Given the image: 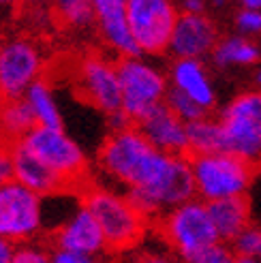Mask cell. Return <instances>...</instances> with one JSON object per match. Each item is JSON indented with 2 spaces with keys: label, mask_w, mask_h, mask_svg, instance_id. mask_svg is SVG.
<instances>
[{
  "label": "cell",
  "mask_w": 261,
  "mask_h": 263,
  "mask_svg": "<svg viewBox=\"0 0 261 263\" xmlns=\"http://www.w3.org/2000/svg\"><path fill=\"white\" fill-rule=\"evenodd\" d=\"M195 180L189 156L167 154L156 174L137 189H128V201L137 208V212L150 220H159L174 208L195 199Z\"/></svg>",
  "instance_id": "cell-1"
},
{
  "label": "cell",
  "mask_w": 261,
  "mask_h": 263,
  "mask_svg": "<svg viewBox=\"0 0 261 263\" xmlns=\"http://www.w3.org/2000/svg\"><path fill=\"white\" fill-rule=\"evenodd\" d=\"M82 205L97 218L105 235L107 251L111 253L133 251L146 235L148 220L137 212L126 195L105 186H88L82 193Z\"/></svg>",
  "instance_id": "cell-2"
},
{
  "label": "cell",
  "mask_w": 261,
  "mask_h": 263,
  "mask_svg": "<svg viewBox=\"0 0 261 263\" xmlns=\"http://www.w3.org/2000/svg\"><path fill=\"white\" fill-rule=\"evenodd\" d=\"M156 231L169 246V251L184 263L220 242L208 212V203L197 197L156 220Z\"/></svg>",
  "instance_id": "cell-3"
},
{
  "label": "cell",
  "mask_w": 261,
  "mask_h": 263,
  "mask_svg": "<svg viewBox=\"0 0 261 263\" xmlns=\"http://www.w3.org/2000/svg\"><path fill=\"white\" fill-rule=\"evenodd\" d=\"M161 154L163 152L154 150L137 126H128L107 135L99 150V165L107 176L126 189H133L150 176Z\"/></svg>",
  "instance_id": "cell-4"
},
{
  "label": "cell",
  "mask_w": 261,
  "mask_h": 263,
  "mask_svg": "<svg viewBox=\"0 0 261 263\" xmlns=\"http://www.w3.org/2000/svg\"><path fill=\"white\" fill-rule=\"evenodd\" d=\"M223 152L261 167V88L242 92L220 111Z\"/></svg>",
  "instance_id": "cell-5"
},
{
  "label": "cell",
  "mask_w": 261,
  "mask_h": 263,
  "mask_svg": "<svg viewBox=\"0 0 261 263\" xmlns=\"http://www.w3.org/2000/svg\"><path fill=\"white\" fill-rule=\"evenodd\" d=\"M197 199L212 203L244 197L255 178V167L227 152L189 156Z\"/></svg>",
  "instance_id": "cell-6"
},
{
  "label": "cell",
  "mask_w": 261,
  "mask_h": 263,
  "mask_svg": "<svg viewBox=\"0 0 261 263\" xmlns=\"http://www.w3.org/2000/svg\"><path fill=\"white\" fill-rule=\"evenodd\" d=\"M24 148L32 152L41 163H45L56 176L73 189L84 186L88 174V159L73 137L64 133V128L36 126L24 139Z\"/></svg>",
  "instance_id": "cell-7"
},
{
  "label": "cell",
  "mask_w": 261,
  "mask_h": 263,
  "mask_svg": "<svg viewBox=\"0 0 261 263\" xmlns=\"http://www.w3.org/2000/svg\"><path fill=\"white\" fill-rule=\"evenodd\" d=\"M118 77L122 88V109L133 124L167 99L169 77L156 64L143 58L118 60Z\"/></svg>",
  "instance_id": "cell-8"
},
{
  "label": "cell",
  "mask_w": 261,
  "mask_h": 263,
  "mask_svg": "<svg viewBox=\"0 0 261 263\" xmlns=\"http://www.w3.org/2000/svg\"><path fill=\"white\" fill-rule=\"evenodd\" d=\"M45 67L43 51L32 39L13 36L0 49V101L24 99Z\"/></svg>",
  "instance_id": "cell-9"
},
{
  "label": "cell",
  "mask_w": 261,
  "mask_h": 263,
  "mask_svg": "<svg viewBox=\"0 0 261 263\" xmlns=\"http://www.w3.org/2000/svg\"><path fill=\"white\" fill-rule=\"evenodd\" d=\"M128 24L143 56L169 51L180 13L169 0H128Z\"/></svg>",
  "instance_id": "cell-10"
},
{
  "label": "cell",
  "mask_w": 261,
  "mask_h": 263,
  "mask_svg": "<svg viewBox=\"0 0 261 263\" xmlns=\"http://www.w3.org/2000/svg\"><path fill=\"white\" fill-rule=\"evenodd\" d=\"M43 227V197L20 182L0 186V238L13 244L32 242Z\"/></svg>",
  "instance_id": "cell-11"
},
{
  "label": "cell",
  "mask_w": 261,
  "mask_h": 263,
  "mask_svg": "<svg viewBox=\"0 0 261 263\" xmlns=\"http://www.w3.org/2000/svg\"><path fill=\"white\" fill-rule=\"evenodd\" d=\"M77 88L92 107H97L105 116L122 111L118 62H111L101 54L84 56L80 60V67H77Z\"/></svg>",
  "instance_id": "cell-12"
},
{
  "label": "cell",
  "mask_w": 261,
  "mask_h": 263,
  "mask_svg": "<svg viewBox=\"0 0 261 263\" xmlns=\"http://www.w3.org/2000/svg\"><path fill=\"white\" fill-rule=\"evenodd\" d=\"M218 41V26L208 13H180L169 43V54L176 60H201L212 54Z\"/></svg>",
  "instance_id": "cell-13"
},
{
  "label": "cell",
  "mask_w": 261,
  "mask_h": 263,
  "mask_svg": "<svg viewBox=\"0 0 261 263\" xmlns=\"http://www.w3.org/2000/svg\"><path fill=\"white\" fill-rule=\"evenodd\" d=\"M95 24L99 28L103 43L120 60L143 56L135 36H133V30H130L124 0H97L95 3Z\"/></svg>",
  "instance_id": "cell-14"
},
{
  "label": "cell",
  "mask_w": 261,
  "mask_h": 263,
  "mask_svg": "<svg viewBox=\"0 0 261 263\" xmlns=\"http://www.w3.org/2000/svg\"><path fill=\"white\" fill-rule=\"evenodd\" d=\"M54 246L56 251L84 255V257H99L107 251L103 229L84 205L77 208L54 231Z\"/></svg>",
  "instance_id": "cell-15"
},
{
  "label": "cell",
  "mask_w": 261,
  "mask_h": 263,
  "mask_svg": "<svg viewBox=\"0 0 261 263\" xmlns=\"http://www.w3.org/2000/svg\"><path fill=\"white\" fill-rule=\"evenodd\" d=\"M141 135L150 141L154 150L172 156H189V133L187 124L167 107L159 105L150 114H146L135 124Z\"/></svg>",
  "instance_id": "cell-16"
},
{
  "label": "cell",
  "mask_w": 261,
  "mask_h": 263,
  "mask_svg": "<svg viewBox=\"0 0 261 263\" xmlns=\"http://www.w3.org/2000/svg\"><path fill=\"white\" fill-rule=\"evenodd\" d=\"M11 154L13 169H15V182H20L22 186L30 189L39 197H56L71 191L69 184L51 172L45 163L39 161L32 152L26 150L22 141L11 143Z\"/></svg>",
  "instance_id": "cell-17"
},
{
  "label": "cell",
  "mask_w": 261,
  "mask_h": 263,
  "mask_svg": "<svg viewBox=\"0 0 261 263\" xmlns=\"http://www.w3.org/2000/svg\"><path fill=\"white\" fill-rule=\"evenodd\" d=\"M167 77L174 90L193 99L206 111L216 105V92L201 60H174Z\"/></svg>",
  "instance_id": "cell-18"
},
{
  "label": "cell",
  "mask_w": 261,
  "mask_h": 263,
  "mask_svg": "<svg viewBox=\"0 0 261 263\" xmlns=\"http://www.w3.org/2000/svg\"><path fill=\"white\" fill-rule=\"evenodd\" d=\"M208 212H210L214 229L223 244L233 242L246 227H251V208L246 197L212 201L208 203Z\"/></svg>",
  "instance_id": "cell-19"
},
{
  "label": "cell",
  "mask_w": 261,
  "mask_h": 263,
  "mask_svg": "<svg viewBox=\"0 0 261 263\" xmlns=\"http://www.w3.org/2000/svg\"><path fill=\"white\" fill-rule=\"evenodd\" d=\"M36 126V118L26 99L0 103V133H3L7 143L22 141Z\"/></svg>",
  "instance_id": "cell-20"
},
{
  "label": "cell",
  "mask_w": 261,
  "mask_h": 263,
  "mask_svg": "<svg viewBox=\"0 0 261 263\" xmlns=\"http://www.w3.org/2000/svg\"><path fill=\"white\" fill-rule=\"evenodd\" d=\"M212 58L216 67H249V64L259 62L261 49L249 36L231 34L220 39L216 49L212 51Z\"/></svg>",
  "instance_id": "cell-21"
},
{
  "label": "cell",
  "mask_w": 261,
  "mask_h": 263,
  "mask_svg": "<svg viewBox=\"0 0 261 263\" xmlns=\"http://www.w3.org/2000/svg\"><path fill=\"white\" fill-rule=\"evenodd\" d=\"M24 99L30 105L39 126L62 128V116H60V109H58L54 90H51V86L45 80H39L28 92H26Z\"/></svg>",
  "instance_id": "cell-22"
},
{
  "label": "cell",
  "mask_w": 261,
  "mask_h": 263,
  "mask_svg": "<svg viewBox=\"0 0 261 263\" xmlns=\"http://www.w3.org/2000/svg\"><path fill=\"white\" fill-rule=\"evenodd\" d=\"M189 133V156H203L223 152V128L214 118H203L193 124H187Z\"/></svg>",
  "instance_id": "cell-23"
},
{
  "label": "cell",
  "mask_w": 261,
  "mask_h": 263,
  "mask_svg": "<svg viewBox=\"0 0 261 263\" xmlns=\"http://www.w3.org/2000/svg\"><path fill=\"white\" fill-rule=\"evenodd\" d=\"M56 13L69 28H86L95 24V3L88 0H62L56 7Z\"/></svg>",
  "instance_id": "cell-24"
},
{
  "label": "cell",
  "mask_w": 261,
  "mask_h": 263,
  "mask_svg": "<svg viewBox=\"0 0 261 263\" xmlns=\"http://www.w3.org/2000/svg\"><path fill=\"white\" fill-rule=\"evenodd\" d=\"M165 105H167V107L172 109L184 124H193V122H197V120H203V118H208V114H210V111H206L201 105L195 103L193 99H189L187 95H182V92H178V90H174V88H169L167 99H165Z\"/></svg>",
  "instance_id": "cell-25"
},
{
  "label": "cell",
  "mask_w": 261,
  "mask_h": 263,
  "mask_svg": "<svg viewBox=\"0 0 261 263\" xmlns=\"http://www.w3.org/2000/svg\"><path fill=\"white\" fill-rule=\"evenodd\" d=\"M231 248L236 257H253L261 261V229L259 227H246L236 240L231 242Z\"/></svg>",
  "instance_id": "cell-26"
},
{
  "label": "cell",
  "mask_w": 261,
  "mask_h": 263,
  "mask_svg": "<svg viewBox=\"0 0 261 263\" xmlns=\"http://www.w3.org/2000/svg\"><path fill=\"white\" fill-rule=\"evenodd\" d=\"M11 263H51V253L43 244L24 242L15 246Z\"/></svg>",
  "instance_id": "cell-27"
},
{
  "label": "cell",
  "mask_w": 261,
  "mask_h": 263,
  "mask_svg": "<svg viewBox=\"0 0 261 263\" xmlns=\"http://www.w3.org/2000/svg\"><path fill=\"white\" fill-rule=\"evenodd\" d=\"M236 253H233V248L218 242L216 246H210L208 251L199 253L197 257H193L191 261L187 263H236Z\"/></svg>",
  "instance_id": "cell-28"
},
{
  "label": "cell",
  "mask_w": 261,
  "mask_h": 263,
  "mask_svg": "<svg viewBox=\"0 0 261 263\" xmlns=\"http://www.w3.org/2000/svg\"><path fill=\"white\" fill-rule=\"evenodd\" d=\"M236 28L240 30L242 36H251L261 32V9H240L236 13Z\"/></svg>",
  "instance_id": "cell-29"
},
{
  "label": "cell",
  "mask_w": 261,
  "mask_h": 263,
  "mask_svg": "<svg viewBox=\"0 0 261 263\" xmlns=\"http://www.w3.org/2000/svg\"><path fill=\"white\" fill-rule=\"evenodd\" d=\"M126 263H184V261L167 251H139L130 255Z\"/></svg>",
  "instance_id": "cell-30"
},
{
  "label": "cell",
  "mask_w": 261,
  "mask_h": 263,
  "mask_svg": "<svg viewBox=\"0 0 261 263\" xmlns=\"http://www.w3.org/2000/svg\"><path fill=\"white\" fill-rule=\"evenodd\" d=\"M15 180V169H13V154H11V143L3 141L0 143V186Z\"/></svg>",
  "instance_id": "cell-31"
},
{
  "label": "cell",
  "mask_w": 261,
  "mask_h": 263,
  "mask_svg": "<svg viewBox=\"0 0 261 263\" xmlns=\"http://www.w3.org/2000/svg\"><path fill=\"white\" fill-rule=\"evenodd\" d=\"M51 263H103L97 257H84V255H73L64 251H54L51 253Z\"/></svg>",
  "instance_id": "cell-32"
},
{
  "label": "cell",
  "mask_w": 261,
  "mask_h": 263,
  "mask_svg": "<svg viewBox=\"0 0 261 263\" xmlns=\"http://www.w3.org/2000/svg\"><path fill=\"white\" fill-rule=\"evenodd\" d=\"M107 122H109V126H111V133H116V130H124V128H128V126H135L133 120H130V118L124 114V109L107 116Z\"/></svg>",
  "instance_id": "cell-33"
},
{
  "label": "cell",
  "mask_w": 261,
  "mask_h": 263,
  "mask_svg": "<svg viewBox=\"0 0 261 263\" xmlns=\"http://www.w3.org/2000/svg\"><path fill=\"white\" fill-rule=\"evenodd\" d=\"M13 253H15V244L0 238V263H11Z\"/></svg>",
  "instance_id": "cell-34"
},
{
  "label": "cell",
  "mask_w": 261,
  "mask_h": 263,
  "mask_svg": "<svg viewBox=\"0 0 261 263\" xmlns=\"http://www.w3.org/2000/svg\"><path fill=\"white\" fill-rule=\"evenodd\" d=\"M182 13H206V5L199 0H187L182 3Z\"/></svg>",
  "instance_id": "cell-35"
},
{
  "label": "cell",
  "mask_w": 261,
  "mask_h": 263,
  "mask_svg": "<svg viewBox=\"0 0 261 263\" xmlns=\"http://www.w3.org/2000/svg\"><path fill=\"white\" fill-rule=\"evenodd\" d=\"M242 7H244V9H255V11H259V9H261V0H244Z\"/></svg>",
  "instance_id": "cell-36"
},
{
  "label": "cell",
  "mask_w": 261,
  "mask_h": 263,
  "mask_svg": "<svg viewBox=\"0 0 261 263\" xmlns=\"http://www.w3.org/2000/svg\"><path fill=\"white\" fill-rule=\"evenodd\" d=\"M257 84L261 86V69H259V73H257Z\"/></svg>",
  "instance_id": "cell-37"
},
{
  "label": "cell",
  "mask_w": 261,
  "mask_h": 263,
  "mask_svg": "<svg viewBox=\"0 0 261 263\" xmlns=\"http://www.w3.org/2000/svg\"><path fill=\"white\" fill-rule=\"evenodd\" d=\"M3 45H5V41H3V32H0V49H3Z\"/></svg>",
  "instance_id": "cell-38"
},
{
  "label": "cell",
  "mask_w": 261,
  "mask_h": 263,
  "mask_svg": "<svg viewBox=\"0 0 261 263\" xmlns=\"http://www.w3.org/2000/svg\"><path fill=\"white\" fill-rule=\"evenodd\" d=\"M0 103H3V101H0Z\"/></svg>",
  "instance_id": "cell-39"
}]
</instances>
